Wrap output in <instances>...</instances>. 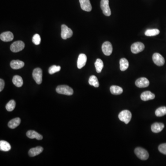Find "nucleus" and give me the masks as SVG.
<instances>
[{"label":"nucleus","instance_id":"1","mask_svg":"<svg viewBox=\"0 0 166 166\" xmlns=\"http://www.w3.org/2000/svg\"><path fill=\"white\" fill-rule=\"evenodd\" d=\"M56 91L58 93L65 95L71 96L74 94L73 89L66 85H59L56 88Z\"/></svg>","mask_w":166,"mask_h":166},{"label":"nucleus","instance_id":"2","mask_svg":"<svg viewBox=\"0 0 166 166\" xmlns=\"http://www.w3.org/2000/svg\"><path fill=\"white\" fill-rule=\"evenodd\" d=\"M132 114L128 110H124L121 111L119 115V118L121 121L127 124L129 123L132 119Z\"/></svg>","mask_w":166,"mask_h":166},{"label":"nucleus","instance_id":"3","mask_svg":"<svg viewBox=\"0 0 166 166\" xmlns=\"http://www.w3.org/2000/svg\"><path fill=\"white\" fill-rule=\"evenodd\" d=\"M134 151L138 157L142 160H146L149 157V154L148 151L142 148H137Z\"/></svg>","mask_w":166,"mask_h":166},{"label":"nucleus","instance_id":"4","mask_svg":"<svg viewBox=\"0 0 166 166\" xmlns=\"http://www.w3.org/2000/svg\"><path fill=\"white\" fill-rule=\"evenodd\" d=\"M25 47L24 43L22 41H15L10 46V50L13 52L17 53L22 51Z\"/></svg>","mask_w":166,"mask_h":166},{"label":"nucleus","instance_id":"5","mask_svg":"<svg viewBox=\"0 0 166 166\" xmlns=\"http://www.w3.org/2000/svg\"><path fill=\"white\" fill-rule=\"evenodd\" d=\"M32 77L37 84H41L42 82V70L39 67L35 68L33 71Z\"/></svg>","mask_w":166,"mask_h":166},{"label":"nucleus","instance_id":"6","mask_svg":"<svg viewBox=\"0 0 166 166\" xmlns=\"http://www.w3.org/2000/svg\"><path fill=\"white\" fill-rule=\"evenodd\" d=\"M73 31L65 25H62V33L61 36L62 39H66L70 38L73 36Z\"/></svg>","mask_w":166,"mask_h":166},{"label":"nucleus","instance_id":"7","mask_svg":"<svg viewBox=\"0 0 166 166\" xmlns=\"http://www.w3.org/2000/svg\"><path fill=\"white\" fill-rule=\"evenodd\" d=\"M101 8L103 13L105 16H109L111 15V12L109 8L108 0H101Z\"/></svg>","mask_w":166,"mask_h":166},{"label":"nucleus","instance_id":"8","mask_svg":"<svg viewBox=\"0 0 166 166\" xmlns=\"http://www.w3.org/2000/svg\"><path fill=\"white\" fill-rule=\"evenodd\" d=\"M145 48L144 43L138 42L132 44L131 47V51L133 53L138 54L144 51Z\"/></svg>","mask_w":166,"mask_h":166},{"label":"nucleus","instance_id":"9","mask_svg":"<svg viewBox=\"0 0 166 166\" xmlns=\"http://www.w3.org/2000/svg\"><path fill=\"white\" fill-rule=\"evenodd\" d=\"M153 62L158 66H162L165 64V59L164 57L158 53L154 54L152 56Z\"/></svg>","mask_w":166,"mask_h":166},{"label":"nucleus","instance_id":"10","mask_svg":"<svg viewBox=\"0 0 166 166\" xmlns=\"http://www.w3.org/2000/svg\"><path fill=\"white\" fill-rule=\"evenodd\" d=\"M102 51L104 54L107 56L111 55L113 51V47L109 42L107 41L103 43L102 47Z\"/></svg>","mask_w":166,"mask_h":166},{"label":"nucleus","instance_id":"11","mask_svg":"<svg viewBox=\"0 0 166 166\" xmlns=\"http://www.w3.org/2000/svg\"><path fill=\"white\" fill-rule=\"evenodd\" d=\"M135 85L139 88H145L149 85V82L146 77H140L136 81Z\"/></svg>","mask_w":166,"mask_h":166},{"label":"nucleus","instance_id":"12","mask_svg":"<svg viewBox=\"0 0 166 166\" xmlns=\"http://www.w3.org/2000/svg\"><path fill=\"white\" fill-rule=\"evenodd\" d=\"M87 59V56L84 54H80L79 55L77 61V67L78 69H81L85 65Z\"/></svg>","mask_w":166,"mask_h":166},{"label":"nucleus","instance_id":"13","mask_svg":"<svg viewBox=\"0 0 166 166\" xmlns=\"http://www.w3.org/2000/svg\"><path fill=\"white\" fill-rule=\"evenodd\" d=\"M81 9L86 12L92 11V7L90 0H79Z\"/></svg>","mask_w":166,"mask_h":166},{"label":"nucleus","instance_id":"14","mask_svg":"<svg viewBox=\"0 0 166 166\" xmlns=\"http://www.w3.org/2000/svg\"><path fill=\"white\" fill-rule=\"evenodd\" d=\"M14 38L13 34L10 32H6L2 33L0 35L1 40L3 42H10L12 41Z\"/></svg>","mask_w":166,"mask_h":166},{"label":"nucleus","instance_id":"15","mask_svg":"<svg viewBox=\"0 0 166 166\" xmlns=\"http://www.w3.org/2000/svg\"><path fill=\"white\" fill-rule=\"evenodd\" d=\"M26 136L27 137L31 139L36 138L37 140H42L43 138L42 135L37 133V132L33 130H29L26 133Z\"/></svg>","mask_w":166,"mask_h":166},{"label":"nucleus","instance_id":"16","mask_svg":"<svg viewBox=\"0 0 166 166\" xmlns=\"http://www.w3.org/2000/svg\"><path fill=\"white\" fill-rule=\"evenodd\" d=\"M43 148L41 146H37L31 149L28 152L29 156L31 157H35L41 154L43 151Z\"/></svg>","mask_w":166,"mask_h":166},{"label":"nucleus","instance_id":"17","mask_svg":"<svg viewBox=\"0 0 166 166\" xmlns=\"http://www.w3.org/2000/svg\"><path fill=\"white\" fill-rule=\"evenodd\" d=\"M155 98L154 94L152 93L149 91H146L142 93L141 95V100L143 101H147L149 100H153Z\"/></svg>","mask_w":166,"mask_h":166},{"label":"nucleus","instance_id":"18","mask_svg":"<svg viewBox=\"0 0 166 166\" xmlns=\"http://www.w3.org/2000/svg\"><path fill=\"white\" fill-rule=\"evenodd\" d=\"M164 128V125L162 123H155L151 126V129L154 133H159L162 131Z\"/></svg>","mask_w":166,"mask_h":166},{"label":"nucleus","instance_id":"19","mask_svg":"<svg viewBox=\"0 0 166 166\" xmlns=\"http://www.w3.org/2000/svg\"><path fill=\"white\" fill-rule=\"evenodd\" d=\"M25 66V63L20 60H13L10 62V66L13 69H19Z\"/></svg>","mask_w":166,"mask_h":166},{"label":"nucleus","instance_id":"20","mask_svg":"<svg viewBox=\"0 0 166 166\" xmlns=\"http://www.w3.org/2000/svg\"><path fill=\"white\" fill-rule=\"evenodd\" d=\"M21 119L20 118H16L11 119L8 123V126L11 129H14L21 124Z\"/></svg>","mask_w":166,"mask_h":166},{"label":"nucleus","instance_id":"21","mask_svg":"<svg viewBox=\"0 0 166 166\" xmlns=\"http://www.w3.org/2000/svg\"><path fill=\"white\" fill-rule=\"evenodd\" d=\"M12 82L16 87H21L23 85V80L21 77L20 76H14L13 78Z\"/></svg>","mask_w":166,"mask_h":166},{"label":"nucleus","instance_id":"22","mask_svg":"<svg viewBox=\"0 0 166 166\" xmlns=\"http://www.w3.org/2000/svg\"><path fill=\"white\" fill-rule=\"evenodd\" d=\"M11 149V147L9 143L4 140H1L0 141V150L1 151L7 152L9 151Z\"/></svg>","mask_w":166,"mask_h":166},{"label":"nucleus","instance_id":"23","mask_svg":"<svg viewBox=\"0 0 166 166\" xmlns=\"http://www.w3.org/2000/svg\"><path fill=\"white\" fill-rule=\"evenodd\" d=\"M119 65L120 70L121 71H125L128 68L129 62L126 58H121L119 61Z\"/></svg>","mask_w":166,"mask_h":166},{"label":"nucleus","instance_id":"24","mask_svg":"<svg viewBox=\"0 0 166 166\" xmlns=\"http://www.w3.org/2000/svg\"><path fill=\"white\" fill-rule=\"evenodd\" d=\"M110 92L113 95H118L121 94L123 92V89L121 87L116 85H112L110 87Z\"/></svg>","mask_w":166,"mask_h":166},{"label":"nucleus","instance_id":"25","mask_svg":"<svg viewBox=\"0 0 166 166\" xmlns=\"http://www.w3.org/2000/svg\"><path fill=\"white\" fill-rule=\"evenodd\" d=\"M89 84L95 87H98L99 86V83L98 79L96 76L92 75L90 77L89 79Z\"/></svg>","mask_w":166,"mask_h":166},{"label":"nucleus","instance_id":"26","mask_svg":"<svg viewBox=\"0 0 166 166\" xmlns=\"http://www.w3.org/2000/svg\"><path fill=\"white\" fill-rule=\"evenodd\" d=\"M96 69L97 73H100L104 67V63L100 59H97L95 63Z\"/></svg>","mask_w":166,"mask_h":166},{"label":"nucleus","instance_id":"27","mask_svg":"<svg viewBox=\"0 0 166 166\" xmlns=\"http://www.w3.org/2000/svg\"><path fill=\"white\" fill-rule=\"evenodd\" d=\"M159 33V30L157 29H148L145 32V35L148 36H155Z\"/></svg>","mask_w":166,"mask_h":166},{"label":"nucleus","instance_id":"28","mask_svg":"<svg viewBox=\"0 0 166 166\" xmlns=\"http://www.w3.org/2000/svg\"><path fill=\"white\" fill-rule=\"evenodd\" d=\"M156 115L157 117H161L166 115V107L159 108L155 112Z\"/></svg>","mask_w":166,"mask_h":166},{"label":"nucleus","instance_id":"29","mask_svg":"<svg viewBox=\"0 0 166 166\" xmlns=\"http://www.w3.org/2000/svg\"><path fill=\"white\" fill-rule=\"evenodd\" d=\"M16 106V102L14 100H10L6 106V108L8 111H12L14 110Z\"/></svg>","mask_w":166,"mask_h":166},{"label":"nucleus","instance_id":"30","mask_svg":"<svg viewBox=\"0 0 166 166\" xmlns=\"http://www.w3.org/2000/svg\"><path fill=\"white\" fill-rule=\"evenodd\" d=\"M61 67L60 66L53 65L49 68V73L50 74H53L55 73L59 72L61 70Z\"/></svg>","mask_w":166,"mask_h":166},{"label":"nucleus","instance_id":"31","mask_svg":"<svg viewBox=\"0 0 166 166\" xmlns=\"http://www.w3.org/2000/svg\"><path fill=\"white\" fill-rule=\"evenodd\" d=\"M32 42L36 45H39L41 43V37L38 34H36L32 37Z\"/></svg>","mask_w":166,"mask_h":166},{"label":"nucleus","instance_id":"32","mask_svg":"<svg viewBox=\"0 0 166 166\" xmlns=\"http://www.w3.org/2000/svg\"><path fill=\"white\" fill-rule=\"evenodd\" d=\"M158 149L160 153L166 155V143L160 145L158 147Z\"/></svg>","mask_w":166,"mask_h":166},{"label":"nucleus","instance_id":"33","mask_svg":"<svg viewBox=\"0 0 166 166\" xmlns=\"http://www.w3.org/2000/svg\"><path fill=\"white\" fill-rule=\"evenodd\" d=\"M5 86V82L2 79H0V92H2Z\"/></svg>","mask_w":166,"mask_h":166}]
</instances>
